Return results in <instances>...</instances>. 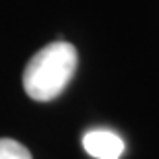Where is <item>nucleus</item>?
<instances>
[{
	"mask_svg": "<svg viewBox=\"0 0 159 159\" xmlns=\"http://www.w3.org/2000/svg\"><path fill=\"white\" fill-rule=\"evenodd\" d=\"M79 64L77 48L68 41H52L27 62L23 89L33 101L56 99L72 81Z\"/></svg>",
	"mask_w": 159,
	"mask_h": 159,
	"instance_id": "f257e3e1",
	"label": "nucleus"
},
{
	"mask_svg": "<svg viewBox=\"0 0 159 159\" xmlns=\"http://www.w3.org/2000/svg\"><path fill=\"white\" fill-rule=\"evenodd\" d=\"M83 147L95 159H120L124 153V141L112 130H91L83 136Z\"/></svg>",
	"mask_w": 159,
	"mask_h": 159,
	"instance_id": "f03ea898",
	"label": "nucleus"
},
{
	"mask_svg": "<svg viewBox=\"0 0 159 159\" xmlns=\"http://www.w3.org/2000/svg\"><path fill=\"white\" fill-rule=\"evenodd\" d=\"M0 159H33L29 149L15 139H0Z\"/></svg>",
	"mask_w": 159,
	"mask_h": 159,
	"instance_id": "7ed1b4c3",
	"label": "nucleus"
}]
</instances>
